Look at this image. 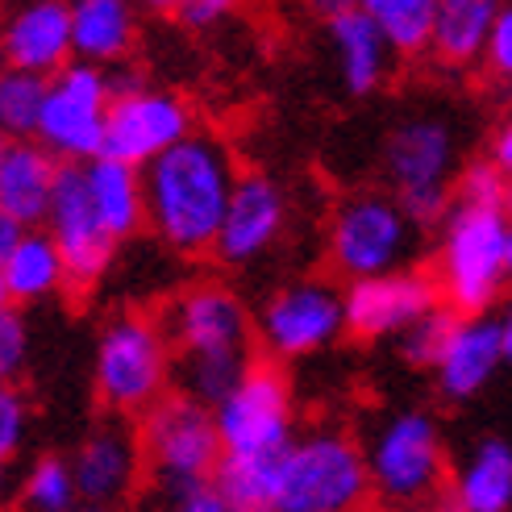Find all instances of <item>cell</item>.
Returning <instances> with one entry per match:
<instances>
[{
	"label": "cell",
	"instance_id": "cell-41",
	"mask_svg": "<svg viewBox=\"0 0 512 512\" xmlns=\"http://www.w3.org/2000/svg\"><path fill=\"white\" fill-rule=\"evenodd\" d=\"M17 238H21V225H17L13 217H5V213H0V263L9 259V250L17 246Z\"/></svg>",
	"mask_w": 512,
	"mask_h": 512
},
{
	"label": "cell",
	"instance_id": "cell-3",
	"mask_svg": "<svg viewBox=\"0 0 512 512\" xmlns=\"http://www.w3.org/2000/svg\"><path fill=\"white\" fill-rule=\"evenodd\" d=\"M371 500L367 454L350 429H296L275 463V512H367Z\"/></svg>",
	"mask_w": 512,
	"mask_h": 512
},
{
	"label": "cell",
	"instance_id": "cell-28",
	"mask_svg": "<svg viewBox=\"0 0 512 512\" xmlns=\"http://www.w3.org/2000/svg\"><path fill=\"white\" fill-rule=\"evenodd\" d=\"M275 463L279 458H225L213 471V488L229 512H275Z\"/></svg>",
	"mask_w": 512,
	"mask_h": 512
},
{
	"label": "cell",
	"instance_id": "cell-43",
	"mask_svg": "<svg viewBox=\"0 0 512 512\" xmlns=\"http://www.w3.org/2000/svg\"><path fill=\"white\" fill-rule=\"evenodd\" d=\"M421 512H467V508H458L454 500H429Z\"/></svg>",
	"mask_w": 512,
	"mask_h": 512
},
{
	"label": "cell",
	"instance_id": "cell-37",
	"mask_svg": "<svg viewBox=\"0 0 512 512\" xmlns=\"http://www.w3.org/2000/svg\"><path fill=\"white\" fill-rule=\"evenodd\" d=\"M159 512H229V504L221 500V492L213 483H192V488L163 492Z\"/></svg>",
	"mask_w": 512,
	"mask_h": 512
},
{
	"label": "cell",
	"instance_id": "cell-12",
	"mask_svg": "<svg viewBox=\"0 0 512 512\" xmlns=\"http://www.w3.org/2000/svg\"><path fill=\"white\" fill-rule=\"evenodd\" d=\"M113 75V71H109ZM196 130L192 105L179 92L150 88L130 75H113V100L105 117V146L100 155L117 159L125 167H146L175 142H184Z\"/></svg>",
	"mask_w": 512,
	"mask_h": 512
},
{
	"label": "cell",
	"instance_id": "cell-46",
	"mask_svg": "<svg viewBox=\"0 0 512 512\" xmlns=\"http://www.w3.org/2000/svg\"><path fill=\"white\" fill-rule=\"evenodd\" d=\"M504 213H508V221H512V179H508V192H504Z\"/></svg>",
	"mask_w": 512,
	"mask_h": 512
},
{
	"label": "cell",
	"instance_id": "cell-36",
	"mask_svg": "<svg viewBox=\"0 0 512 512\" xmlns=\"http://www.w3.org/2000/svg\"><path fill=\"white\" fill-rule=\"evenodd\" d=\"M242 9V0H179V25H188V30H217L221 21H229Z\"/></svg>",
	"mask_w": 512,
	"mask_h": 512
},
{
	"label": "cell",
	"instance_id": "cell-23",
	"mask_svg": "<svg viewBox=\"0 0 512 512\" xmlns=\"http://www.w3.org/2000/svg\"><path fill=\"white\" fill-rule=\"evenodd\" d=\"M446 488V500L467 512H512V446L504 438H479L458 458Z\"/></svg>",
	"mask_w": 512,
	"mask_h": 512
},
{
	"label": "cell",
	"instance_id": "cell-32",
	"mask_svg": "<svg viewBox=\"0 0 512 512\" xmlns=\"http://www.w3.org/2000/svg\"><path fill=\"white\" fill-rule=\"evenodd\" d=\"M504 192L508 179L488 159H475L454 175V204H463V209H504Z\"/></svg>",
	"mask_w": 512,
	"mask_h": 512
},
{
	"label": "cell",
	"instance_id": "cell-24",
	"mask_svg": "<svg viewBox=\"0 0 512 512\" xmlns=\"http://www.w3.org/2000/svg\"><path fill=\"white\" fill-rule=\"evenodd\" d=\"M84 188L92 200V213L100 229L121 246L134 234H142L146 225V200H142V171L125 167L117 159H92L84 163Z\"/></svg>",
	"mask_w": 512,
	"mask_h": 512
},
{
	"label": "cell",
	"instance_id": "cell-38",
	"mask_svg": "<svg viewBox=\"0 0 512 512\" xmlns=\"http://www.w3.org/2000/svg\"><path fill=\"white\" fill-rule=\"evenodd\" d=\"M488 163H492L504 179H512V113L496 125L492 138H488Z\"/></svg>",
	"mask_w": 512,
	"mask_h": 512
},
{
	"label": "cell",
	"instance_id": "cell-42",
	"mask_svg": "<svg viewBox=\"0 0 512 512\" xmlns=\"http://www.w3.org/2000/svg\"><path fill=\"white\" fill-rule=\"evenodd\" d=\"M138 5H142L146 13H159V17H175L179 0H138Z\"/></svg>",
	"mask_w": 512,
	"mask_h": 512
},
{
	"label": "cell",
	"instance_id": "cell-21",
	"mask_svg": "<svg viewBox=\"0 0 512 512\" xmlns=\"http://www.w3.org/2000/svg\"><path fill=\"white\" fill-rule=\"evenodd\" d=\"M138 46L134 0H71V59L113 71Z\"/></svg>",
	"mask_w": 512,
	"mask_h": 512
},
{
	"label": "cell",
	"instance_id": "cell-30",
	"mask_svg": "<svg viewBox=\"0 0 512 512\" xmlns=\"http://www.w3.org/2000/svg\"><path fill=\"white\" fill-rule=\"evenodd\" d=\"M30 425H34V408L17 383L0 388V508L17 500V458L30 442Z\"/></svg>",
	"mask_w": 512,
	"mask_h": 512
},
{
	"label": "cell",
	"instance_id": "cell-10",
	"mask_svg": "<svg viewBox=\"0 0 512 512\" xmlns=\"http://www.w3.org/2000/svg\"><path fill=\"white\" fill-rule=\"evenodd\" d=\"M109 100H113V75L71 59L63 71L46 80V100H42L34 142L55 163L84 167L100 159Z\"/></svg>",
	"mask_w": 512,
	"mask_h": 512
},
{
	"label": "cell",
	"instance_id": "cell-39",
	"mask_svg": "<svg viewBox=\"0 0 512 512\" xmlns=\"http://www.w3.org/2000/svg\"><path fill=\"white\" fill-rule=\"evenodd\" d=\"M300 5L309 9L313 17H321V21H334V17H342V13H354L358 0H300Z\"/></svg>",
	"mask_w": 512,
	"mask_h": 512
},
{
	"label": "cell",
	"instance_id": "cell-11",
	"mask_svg": "<svg viewBox=\"0 0 512 512\" xmlns=\"http://www.w3.org/2000/svg\"><path fill=\"white\" fill-rule=\"evenodd\" d=\"M342 334H346L342 288L321 275L292 279V284L275 288L254 313V346L271 363L313 358L334 346Z\"/></svg>",
	"mask_w": 512,
	"mask_h": 512
},
{
	"label": "cell",
	"instance_id": "cell-7",
	"mask_svg": "<svg viewBox=\"0 0 512 512\" xmlns=\"http://www.w3.org/2000/svg\"><path fill=\"white\" fill-rule=\"evenodd\" d=\"M363 454H367L371 492L388 508H425L450 479L442 425L425 408L392 413L371 433Z\"/></svg>",
	"mask_w": 512,
	"mask_h": 512
},
{
	"label": "cell",
	"instance_id": "cell-49",
	"mask_svg": "<svg viewBox=\"0 0 512 512\" xmlns=\"http://www.w3.org/2000/svg\"><path fill=\"white\" fill-rule=\"evenodd\" d=\"M0 67H5V63H0Z\"/></svg>",
	"mask_w": 512,
	"mask_h": 512
},
{
	"label": "cell",
	"instance_id": "cell-18",
	"mask_svg": "<svg viewBox=\"0 0 512 512\" xmlns=\"http://www.w3.org/2000/svg\"><path fill=\"white\" fill-rule=\"evenodd\" d=\"M0 63L50 80L71 63V0H13L0 17Z\"/></svg>",
	"mask_w": 512,
	"mask_h": 512
},
{
	"label": "cell",
	"instance_id": "cell-29",
	"mask_svg": "<svg viewBox=\"0 0 512 512\" xmlns=\"http://www.w3.org/2000/svg\"><path fill=\"white\" fill-rule=\"evenodd\" d=\"M17 500H21L25 512H71V508H80L67 454H55V450L34 454L30 467H25L21 479H17Z\"/></svg>",
	"mask_w": 512,
	"mask_h": 512
},
{
	"label": "cell",
	"instance_id": "cell-17",
	"mask_svg": "<svg viewBox=\"0 0 512 512\" xmlns=\"http://www.w3.org/2000/svg\"><path fill=\"white\" fill-rule=\"evenodd\" d=\"M67 463H71L80 504L100 508V512H113L117 504L130 500L142 483V471H146L138 429L117 417H105L100 425H92Z\"/></svg>",
	"mask_w": 512,
	"mask_h": 512
},
{
	"label": "cell",
	"instance_id": "cell-40",
	"mask_svg": "<svg viewBox=\"0 0 512 512\" xmlns=\"http://www.w3.org/2000/svg\"><path fill=\"white\" fill-rule=\"evenodd\" d=\"M496 329H500V350H504V367H512V300L500 309L496 317Z\"/></svg>",
	"mask_w": 512,
	"mask_h": 512
},
{
	"label": "cell",
	"instance_id": "cell-47",
	"mask_svg": "<svg viewBox=\"0 0 512 512\" xmlns=\"http://www.w3.org/2000/svg\"><path fill=\"white\" fill-rule=\"evenodd\" d=\"M0 309H9V296H5V284H0Z\"/></svg>",
	"mask_w": 512,
	"mask_h": 512
},
{
	"label": "cell",
	"instance_id": "cell-19",
	"mask_svg": "<svg viewBox=\"0 0 512 512\" xmlns=\"http://www.w3.org/2000/svg\"><path fill=\"white\" fill-rule=\"evenodd\" d=\"M504 367V350H500V329H496V317H454L450 334H446V346L433 363V383L438 392L454 404L463 400H475L488 383L500 375Z\"/></svg>",
	"mask_w": 512,
	"mask_h": 512
},
{
	"label": "cell",
	"instance_id": "cell-25",
	"mask_svg": "<svg viewBox=\"0 0 512 512\" xmlns=\"http://www.w3.org/2000/svg\"><path fill=\"white\" fill-rule=\"evenodd\" d=\"M504 0H438L429 30V55L446 67H475Z\"/></svg>",
	"mask_w": 512,
	"mask_h": 512
},
{
	"label": "cell",
	"instance_id": "cell-22",
	"mask_svg": "<svg viewBox=\"0 0 512 512\" xmlns=\"http://www.w3.org/2000/svg\"><path fill=\"white\" fill-rule=\"evenodd\" d=\"M59 167L38 142H13L0 163V213L13 217L21 229H38L46 221L50 196H55Z\"/></svg>",
	"mask_w": 512,
	"mask_h": 512
},
{
	"label": "cell",
	"instance_id": "cell-20",
	"mask_svg": "<svg viewBox=\"0 0 512 512\" xmlns=\"http://www.w3.org/2000/svg\"><path fill=\"white\" fill-rule=\"evenodd\" d=\"M325 46L334 59V75L350 96H375L392 75V46L383 42V34L363 17V9L342 13L334 21H325Z\"/></svg>",
	"mask_w": 512,
	"mask_h": 512
},
{
	"label": "cell",
	"instance_id": "cell-5",
	"mask_svg": "<svg viewBox=\"0 0 512 512\" xmlns=\"http://www.w3.org/2000/svg\"><path fill=\"white\" fill-rule=\"evenodd\" d=\"M388 196L404 217L429 229L454 209V175H458V134L446 117H408L383 142L379 155Z\"/></svg>",
	"mask_w": 512,
	"mask_h": 512
},
{
	"label": "cell",
	"instance_id": "cell-9",
	"mask_svg": "<svg viewBox=\"0 0 512 512\" xmlns=\"http://www.w3.org/2000/svg\"><path fill=\"white\" fill-rule=\"evenodd\" d=\"M138 446L146 471L159 479L163 492L209 483L221 463L213 408L196 404L184 392H167L150 413L138 417Z\"/></svg>",
	"mask_w": 512,
	"mask_h": 512
},
{
	"label": "cell",
	"instance_id": "cell-48",
	"mask_svg": "<svg viewBox=\"0 0 512 512\" xmlns=\"http://www.w3.org/2000/svg\"><path fill=\"white\" fill-rule=\"evenodd\" d=\"M71 512H100V508H88V504H80V508H71Z\"/></svg>",
	"mask_w": 512,
	"mask_h": 512
},
{
	"label": "cell",
	"instance_id": "cell-6",
	"mask_svg": "<svg viewBox=\"0 0 512 512\" xmlns=\"http://www.w3.org/2000/svg\"><path fill=\"white\" fill-rule=\"evenodd\" d=\"M421 250V225L404 217L388 192H350L334 204L325 225V259L342 279H371L413 267Z\"/></svg>",
	"mask_w": 512,
	"mask_h": 512
},
{
	"label": "cell",
	"instance_id": "cell-26",
	"mask_svg": "<svg viewBox=\"0 0 512 512\" xmlns=\"http://www.w3.org/2000/svg\"><path fill=\"white\" fill-rule=\"evenodd\" d=\"M0 284H5V296H9L13 309L42 304V300L59 296L67 288L59 246L50 242V234L42 225L38 229H21V238L9 250V259L0 263Z\"/></svg>",
	"mask_w": 512,
	"mask_h": 512
},
{
	"label": "cell",
	"instance_id": "cell-15",
	"mask_svg": "<svg viewBox=\"0 0 512 512\" xmlns=\"http://www.w3.org/2000/svg\"><path fill=\"white\" fill-rule=\"evenodd\" d=\"M42 229L50 234V242L59 246L67 292H92L100 279L109 275V267L117 259V242L100 229V221L92 213V200L84 188V167H75V163L59 167L55 196H50Z\"/></svg>",
	"mask_w": 512,
	"mask_h": 512
},
{
	"label": "cell",
	"instance_id": "cell-45",
	"mask_svg": "<svg viewBox=\"0 0 512 512\" xmlns=\"http://www.w3.org/2000/svg\"><path fill=\"white\" fill-rule=\"evenodd\" d=\"M9 146H13V138H9V134H0V163H5V155H9Z\"/></svg>",
	"mask_w": 512,
	"mask_h": 512
},
{
	"label": "cell",
	"instance_id": "cell-27",
	"mask_svg": "<svg viewBox=\"0 0 512 512\" xmlns=\"http://www.w3.org/2000/svg\"><path fill=\"white\" fill-rule=\"evenodd\" d=\"M358 9L383 34V42L392 46V55L400 59L429 55V30L438 0H358Z\"/></svg>",
	"mask_w": 512,
	"mask_h": 512
},
{
	"label": "cell",
	"instance_id": "cell-44",
	"mask_svg": "<svg viewBox=\"0 0 512 512\" xmlns=\"http://www.w3.org/2000/svg\"><path fill=\"white\" fill-rule=\"evenodd\" d=\"M504 271H508V284H512V229H508V254H504Z\"/></svg>",
	"mask_w": 512,
	"mask_h": 512
},
{
	"label": "cell",
	"instance_id": "cell-1",
	"mask_svg": "<svg viewBox=\"0 0 512 512\" xmlns=\"http://www.w3.org/2000/svg\"><path fill=\"white\" fill-rule=\"evenodd\" d=\"M234 179L238 167L225 142L204 130H192L167 155L142 167L146 229L167 250L188 254V259L213 254L217 225L225 217Z\"/></svg>",
	"mask_w": 512,
	"mask_h": 512
},
{
	"label": "cell",
	"instance_id": "cell-13",
	"mask_svg": "<svg viewBox=\"0 0 512 512\" xmlns=\"http://www.w3.org/2000/svg\"><path fill=\"white\" fill-rule=\"evenodd\" d=\"M159 321L167 329L175 363L179 358H254V317L246 300L221 279L184 288Z\"/></svg>",
	"mask_w": 512,
	"mask_h": 512
},
{
	"label": "cell",
	"instance_id": "cell-16",
	"mask_svg": "<svg viewBox=\"0 0 512 512\" xmlns=\"http://www.w3.org/2000/svg\"><path fill=\"white\" fill-rule=\"evenodd\" d=\"M442 304L433 275L421 267H400L388 275L354 279L342 292V313H346V334L358 342H383L400 338L408 325H417L425 313Z\"/></svg>",
	"mask_w": 512,
	"mask_h": 512
},
{
	"label": "cell",
	"instance_id": "cell-33",
	"mask_svg": "<svg viewBox=\"0 0 512 512\" xmlns=\"http://www.w3.org/2000/svg\"><path fill=\"white\" fill-rule=\"evenodd\" d=\"M454 317L458 313H450L446 304H438L433 313H425L417 325H408L400 334V354L413 367H433V363H438V354H442V346H446V334H450Z\"/></svg>",
	"mask_w": 512,
	"mask_h": 512
},
{
	"label": "cell",
	"instance_id": "cell-34",
	"mask_svg": "<svg viewBox=\"0 0 512 512\" xmlns=\"http://www.w3.org/2000/svg\"><path fill=\"white\" fill-rule=\"evenodd\" d=\"M30 325H25L21 309H0V388L5 383H17L25 375V363H30Z\"/></svg>",
	"mask_w": 512,
	"mask_h": 512
},
{
	"label": "cell",
	"instance_id": "cell-14",
	"mask_svg": "<svg viewBox=\"0 0 512 512\" xmlns=\"http://www.w3.org/2000/svg\"><path fill=\"white\" fill-rule=\"evenodd\" d=\"M288 221H292V200L284 184L267 171H238L225 217L217 225V242H213L217 263L234 271L263 263L284 242Z\"/></svg>",
	"mask_w": 512,
	"mask_h": 512
},
{
	"label": "cell",
	"instance_id": "cell-8",
	"mask_svg": "<svg viewBox=\"0 0 512 512\" xmlns=\"http://www.w3.org/2000/svg\"><path fill=\"white\" fill-rule=\"evenodd\" d=\"M225 458H279L296 438V396L284 367L254 358L242 383L213 408Z\"/></svg>",
	"mask_w": 512,
	"mask_h": 512
},
{
	"label": "cell",
	"instance_id": "cell-35",
	"mask_svg": "<svg viewBox=\"0 0 512 512\" xmlns=\"http://www.w3.org/2000/svg\"><path fill=\"white\" fill-rule=\"evenodd\" d=\"M488 63V71L496 75L500 84H512V5L500 9L492 34H488V46H483V59Z\"/></svg>",
	"mask_w": 512,
	"mask_h": 512
},
{
	"label": "cell",
	"instance_id": "cell-2",
	"mask_svg": "<svg viewBox=\"0 0 512 512\" xmlns=\"http://www.w3.org/2000/svg\"><path fill=\"white\" fill-rule=\"evenodd\" d=\"M171 375L175 354L155 313L125 309L100 325L92 350V392L105 417L138 421L171 392Z\"/></svg>",
	"mask_w": 512,
	"mask_h": 512
},
{
	"label": "cell",
	"instance_id": "cell-4",
	"mask_svg": "<svg viewBox=\"0 0 512 512\" xmlns=\"http://www.w3.org/2000/svg\"><path fill=\"white\" fill-rule=\"evenodd\" d=\"M433 229H438V246H433L429 275L442 304L458 317H488L508 292V213L454 204Z\"/></svg>",
	"mask_w": 512,
	"mask_h": 512
},
{
	"label": "cell",
	"instance_id": "cell-31",
	"mask_svg": "<svg viewBox=\"0 0 512 512\" xmlns=\"http://www.w3.org/2000/svg\"><path fill=\"white\" fill-rule=\"evenodd\" d=\"M42 100H46L42 75L0 67V134H9L13 142H34Z\"/></svg>",
	"mask_w": 512,
	"mask_h": 512
}]
</instances>
